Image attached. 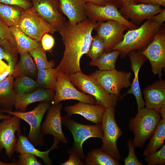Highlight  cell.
Instances as JSON below:
<instances>
[{
    "label": "cell",
    "mask_w": 165,
    "mask_h": 165,
    "mask_svg": "<svg viewBox=\"0 0 165 165\" xmlns=\"http://www.w3.org/2000/svg\"><path fill=\"white\" fill-rule=\"evenodd\" d=\"M96 22L87 18L76 24L66 21L59 30L64 46L63 57L57 67L58 72L67 76L82 71L80 61L87 52Z\"/></svg>",
    "instance_id": "1"
},
{
    "label": "cell",
    "mask_w": 165,
    "mask_h": 165,
    "mask_svg": "<svg viewBox=\"0 0 165 165\" xmlns=\"http://www.w3.org/2000/svg\"><path fill=\"white\" fill-rule=\"evenodd\" d=\"M163 24H159L152 18L147 20L140 27L127 29L123 39L113 48L121 51L120 57H125L132 50H144L152 41Z\"/></svg>",
    "instance_id": "2"
},
{
    "label": "cell",
    "mask_w": 165,
    "mask_h": 165,
    "mask_svg": "<svg viewBox=\"0 0 165 165\" xmlns=\"http://www.w3.org/2000/svg\"><path fill=\"white\" fill-rule=\"evenodd\" d=\"M160 116L159 112L144 107L130 119L129 127L134 135L133 142L135 147H143L155 130Z\"/></svg>",
    "instance_id": "3"
},
{
    "label": "cell",
    "mask_w": 165,
    "mask_h": 165,
    "mask_svg": "<svg viewBox=\"0 0 165 165\" xmlns=\"http://www.w3.org/2000/svg\"><path fill=\"white\" fill-rule=\"evenodd\" d=\"M73 84L79 91L93 97L96 104L108 108L115 107L119 97L107 93L90 75L82 71L73 73L68 76Z\"/></svg>",
    "instance_id": "4"
},
{
    "label": "cell",
    "mask_w": 165,
    "mask_h": 165,
    "mask_svg": "<svg viewBox=\"0 0 165 165\" xmlns=\"http://www.w3.org/2000/svg\"><path fill=\"white\" fill-rule=\"evenodd\" d=\"M67 115L61 116L62 124L71 132L74 138V143L68 150L69 154L74 153L80 159L85 158L82 148L84 142L90 138L101 139L103 131L101 123L88 125L78 123Z\"/></svg>",
    "instance_id": "5"
},
{
    "label": "cell",
    "mask_w": 165,
    "mask_h": 165,
    "mask_svg": "<svg viewBox=\"0 0 165 165\" xmlns=\"http://www.w3.org/2000/svg\"><path fill=\"white\" fill-rule=\"evenodd\" d=\"M115 107L107 108L102 116L101 125L103 136L100 148L118 161L121 156L117 145V141L123 134L115 119Z\"/></svg>",
    "instance_id": "6"
},
{
    "label": "cell",
    "mask_w": 165,
    "mask_h": 165,
    "mask_svg": "<svg viewBox=\"0 0 165 165\" xmlns=\"http://www.w3.org/2000/svg\"><path fill=\"white\" fill-rule=\"evenodd\" d=\"M51 103L48 101H41L33 110L27 112L1 109L0 111L10 115L15 116L28 123L30 126V130L27 138L34 146H41L44 144V135L40 130L41 123Z\"/></svg>",
    "instance_id": "7"
},
{
    "label": "cell",
    "mask_w": 165,
    "mask_h": 165,
    "mask_svg": "<svg viewBox=\"0 0 165 165\" xmlns=\"http://www.w3.org/2000/svg\"><path fill=\"white\" fill-rule=\"evenodd\" d=\"M90 75L108 93L119 97L122 89L130 87L131 72L116 68L108 70H97Z\"/></svg>",
    "instance_id": "8"
},
{
    "label": "cell",
    "mask_w": 165,
    "mask_h": 165,
    "mask_svg": "<svg viewBox=\"0 0 165 165\" xmlns=\"http://www.w3.org/2000/svg\"><path fill=\"white\" fill-rule=\"evenodd\" d=\"M55 95L51 103L55 105L63 101L74 100L94 105L96 101L92 96L83 93L72 83L69 77L61 72H58Z\"/></svg>",
    "instance_id": "9"
},
{
    "label": "cell",
    "mask_w": 165,
    "mask_h": 165,
    "mask_svg": "<svg viewBox=\"0 0 165 165\" xmlns=\"http://www.w3.org/2000/svg\"><path fill=\"white\" fill-rule=\"evenodd\" d=\"M31 9L51 27L53 32L58 31L66 21L58 0H32Z\"/></svg>",
    "instance_id": "10"
},
{
    "label": "cell",
    "mask_w": 165,
    "mask_h": 165,
    "mask_svg": "<svg viewBox=\"0 0 165 165\" xmlns=\"http://www.w3.org/2000/svg\"><path fill=\"white\" fill-rule=\"evenodd\" d=\"M163 26L148 47L142 51H138L149 60L152 73L160 79L165 68V29Z\"/></svg>",
    "instance_id": "11"
},
{
    "label": "cell",
    "mask_w": 165,
    "mask_h": 165,
    "mask_svg": "<svg viewBox=\"0 0 165 165\" xmlns=\"http://www.w3.org/2000/svg\"><path fill=\"white\" fill-rule=\"evenodd\" d=\"M17 26L26 35L37 42L41 41L45 34L54 33L51 26L31 8L24 10Z\"/></svg>",
    "instance_id": "12"
},
{
    "label": "cell",
    "mask_w": 165,
    "mask_h": 165,
    "mask_svg": "<svg viewBox=\"0 0 165 165\" xmlns=\"http://www.w3.org/2000/svg\"><path fill=\"white\" fill-rule=\"evenodd\" d=\"M128 29L125 25L113 20L96 22L94 28L97 34L104 41L106 53L112 51L122 40L124 32Z\"/></svg>",
    "instance_id": "13"
},
{
    "label": "cell",
    "mask_w": 165,
    "mask_h": 165,
    "mask_svg": "<svg viewBox=\"0 0 165 165\" xmlns=\"http://www.w3.org/2000/svg\"><path fill=\"white\" fill-rule=\"evenodd\" d=\"M20 124L21 119L14 115L0 122V152L5 149L10 159L15 151L17 139L15 133L20 134Z\"/></svg>",
    "instance_id": "14"
},
{
    "label": "cell",
    "mask_w": 165,
    "mask_h": 165,
    "mask_svg": "<svg viewBox=\"0 0 165 165\" xmlns=\"http://www.w3.org/2000/svg\"><path fill=\"white\" fill-rule=\"evenodd\" d=\"M116 7L112 5L99 6L86 3L85 9L87 17L95 22L115 20L126 26L130 30L139 27L123 16Z\"/></svg>",
    "instance_id": "15"
},
{
    "label": "cell",
    "mask_w": 165,
    "mask_h": 165,
    "mask_svg": "<svg viewBox=\"0 0 165 165\" xmlns=\"http://www.w3.org/2000/svg\"><path fill=\"white\" fill-rule=\"evenodd\" d=\"M62 107V104L60 102L50 105L47 110L46 119L41 125L40 130L43 135H51L65 144L68 142L62 131L61 116Z\"/></svg>",
    "instance_id": "16"
},
{
    "label": "cell",
    "mask_w": 165,
    "mask_h": 165,
    "mask_svg": "<svg viewBox=\"0 0 165 165\" xmlns=\"http://www.w3.org/2000/svg\"><path fill=\"white\" fill-rule=\"evenodd\" d=\"M119 9L118 10L122 15L130 19L133 23L138 25L144 20L150 19L163 9L159 5L140 3L129 4Z\"/></svg>",
    "instance_id": "17"
},
{
    "label": "cell",
    "mask_w": 165,
    "mask_h": 165,
    "mask_svg": "<svg viewBox=\"0 0 165 165\" xmlns=\"http://www.w3.org/2000/svg\"><path fill=\"white\" fill-rule=\"evenodd\" d=\"M130 59L131 68L134 73V77L129 90L121 98L128 94H133L135 96L138 106V111L144 107L145 102L143 100L140 86L138 79L139 70L144 63L148 60L146 57L139 52L135 50L130 51L127 54Z\"/></svg>",
    "instance_id": "18"
},
{
    "label": "cell",
    "mask_w": 165,
    "mask_h": 165,
    "mask_svg": "<svg viewBox=\"0 0 165 165\" xmlns=\"http://www.w3.org/2000/svg\"><path fill=\"white\" fill-rule=\"evenodd\" d=\"M145 108L160 112L165 105V80L160 79L143 90Z\"/></svg>",
    "instance_id": "19"
},
{
    "label": "cell",
    "mask_w": 165,
    "mask_h": 165,
    "mask_svg": "<svg viewBox=\"0 0 165 165\" xmlns=\"http://www.w3.org/2000/svg\"><path fill=\"white\" fill-rule=\"evenodd\" d=\"M106 108L99 105L79 101L74 105L65 107L64 110L69 116L78 114L86 119L97 124L101 123L103 115Z\"/></svg>",
    "instance_id": "20"
},
{
    "label": "cell",
    "mask_w": 165,
    "mask_h": 165,
    "mask_svg": "<svg viewBox=\"0 0 165 165\" xmlns=\"http://www.w3.org/2000/svg\"><path fill=\"white\" fill-rule=\"evenodd\" d=\"M54 90L39 88L31 92L16 95L14 106L18 111L24 112L30 104L37 101L51 102L53 100Z\"/></svg>",
    "instance_id": "21"
},
{
    "label": "cell",
    "mask_w": 165,
    "mask_h": 165,
    "mask_svg": "<svg viewBox=\"0 0 165 165\" xmlns=\"http://www.w3.org/2000/svg\"><path fill=\"white\" fill-rule=\"evenodd\" d=\"M60 10L72 24H76L86 19L87 17L84 0H58Z\"/></svg>",
    "instance_id": "22"
},
{
    "label": "cell",
    "mask_w": 165,
    "mask_h": 165,
    "mask_svg": "<svg viewBox=\"0 0 165 165\" xmlns=\"http://www.w3.org/2000/svg\"><path fill=\"white\" fill-rule=\"evenodd\" d=\"M15 150L20 154L29 153L34 155L41 158L46 165H51L52 163L49 155L52 150L58 148L57 145L60 141L54 138L53 144L51 147L48 150L42 152L36 149L35 146L28 140L27 138L21 134L18 135Z\"/></svg>",
    "instance_id": "23"
},
{
    "label": "cell",
    "mask_w": 165,
    "mask_h": 165,
    "mask_svg": "<svg viewBox=\"0 0 165 165\" xmlns=\"http://www.w3.org/2000/svg\"><path fill=\"white\" fill-rule=\"evenodd\" d=\"M14 77L9 76L0 82V109L12 111L16 94L13 87Z\"/></svg>",
    "instance_id": "24"
},
{
    "label": "cell",
    "mask_w": 165,
    "mask_h": 165,
    "mask_svg": "<svg viewBox=\"0 0 165 165\" xmlns=\"http://www.w3.org/2000/svg\"><path fill=\"white\" fill-rule=\"evenodd\" d=\"M19 53V61L14 67L12 74L13 77L25 75L32 78L37 76L38 70L29 53L21 52Z\"/></svg>",
    "instance_id": "25"
},
{
    "label": "cell",
    "mask_w": 165,
    "mask_h": 165,
    "mask_svg": "<svg viewBox=\"0 0 165 165\" xmlns=\"http://www.w3.org/2000/svg\"><path fill=\"white\" fill-rule=\"evenodd\" d=\"M150 138V141L143 153L145 157L156 151L163 145L165 139V119H161Z\"/></svg>",
    "instance_id": "26"
},
{
    "label": "cell",
    "mask_w": 165,
    "mask_h": 165,
    "mask_svg": "<svg viewBox=\"0 0 165 165\" xmlns=\"http://www.w3.org/2000/svg\"><path fill=\"white\" fill-rule=\"evenodd\" d=\"M24 10L18 6L0 3V20L9 28L17 26Z\"/></svg>",
    "instance_id": "27"
},
{
    "label": "cell",
    "mask_w": 165,
    "mask_h": 165,
    "mask_svg": "<svg viewBox=\"0 0 165 165\" xmlns=\"http://www.w3.org/2000/svg\"><path fill=\"white\" fill-rule=\"evenodd\" d=\"M16 44L19 53L29 52L39 46L41 43L26 35L17 26L9 28Z\"/></svg>",
    "instance_id": "28"
},
{
    "label": "cell",
    "mask_w": 165,
    "mask_h": 165,
    "mask_svg": "<svg viewBox=\"0 0 165 165\" xmlns=\"http://www.w3.org/2000/svg\"><path fill=\"white\" fill-rule=\"evenodd\" d=\"M86 165H120L119 161L101 148L90 151L85 158Z\"/></svg>",
    "instance_id": "29"
},
{
    "label": "cell",
    "mask_w": 165,
    "mask_h": 165,
    "mask_svg": "<svg viewBox=\"0 0 165 165\" xmlns=\"http://www.w3.org/2000/svg\"><path fill=\"white\" fill-rule=\"evenodd\" d=\"M18 53L17 49L12 46L7 40L0 41V60L4 59L8 62L10 69L9 76L12 75L17 63Z\"/></svg>",
    "instance_id": "30"
},
{
    "label": "cell",
    "mask_w": 165,
    "mask_h": 165,
    "mask_svg": "<svg viewBox=\"0 0 165 165\" xmlns=\"http://www.w3.org/2000/svg\"><path fill=\"white\" fill-rule=\"evenodd\" d=\"M121 51L115 50L108 52H104L94 61H91L89 65L97 67L100 70H108L115 68L117 59Z\"/></svg>",
    "instance_id": "31"
},
{
    "label": "cell",
    "mask_w": 165,
    "mask_h": 165,
    "mask_svg": "<svg viewBox=\"0 0 165 165\" xmlns=\"http://www.w3.org/2000/svg\"><path fill=\"white\" fill-rule=\"evenodd\" d=\"M58 70L55 68H50L38 70L37 80L39 88L55 89Z\"/></svg>",
    "instance_id": "32"
},
{
    "label": "cell",
    "mask_w": 165,
    "mask_h": 165,
    "mask_svg": "<svg viewBox=\"0 0 165 165\" xmlns=\"http://www.w3.org/2000/svg\"><path fill=\"white\" fill-rule=\"evenodd\" d=\"M13 87L16 95L29 93L39 88L36 81L25 75L15 77Z\"/></svg>",
    "instance_id": "33"
},
{
    "label": "cell",
    "mask_w": 165,
    "mask_h": 165,
    "mask_svg": "<svg viewBox=\"0 0 165 165\" xmlns=\"http://www.w3.org/2000/svg\"><path fill=\"white\" fill-rule=\"evenodd\" d=\"M28 53L33 58L38 70L54 67V61L53 60L48 61L41 43L38 47Z\"/></svg>",
    "instance_id": "34"
},
{
    "label": "cell",
    "mask_w": 165,
    "mask_h": 165,
    "mask_svg": "<svg viewBox=\"0 0 165 165\" xmlns=\"http://www.w3.org/2000/svg\"><path fill=\"white\" fill-rule=\"evenodd\" d=\"M105 49V42L103 39L97 35L92 36V40L86 55L94 61L104 52Z\"/></svg>",
    "instance_id": "35"
},
{
    "label": "cell",
    "mask_w": 165,
    "mask_h": 165,
    "mask_svg": "<svg viewBox=\"0 0 165 165\" xmlns=\"http://www.w3.org/2000/svg\"><path fill=\"white\" fill-rule=\"evenodd\" d=\"M159 150L145 157V160L148 165L165 164V144Z\"/></svg>",
    "instance_id": "36"
},
{
    "label": "cell",
    "mask_w": 165,
    "mask_h": 165,
    "mask_svg": "<svg viewBox=\"0 0 165 165\" xmlns=\"http://www.w3.org/2000/svg\"><path fill=\"white\" fill-rule=\"evenodd\" d=\"M127 145L129 149L128 156L124 159L125 165H143L136 157L135 153V148L133 140L130 139L127 142Z\"/></svg>",
    "instance_id": "37"
},
{
    "label": "cell",
    "mask_w": 165,
    "mask_h": 165,
    "mask_svg": "<svg viewBox=\"0 0 165 165\" xmlns=\"http://www.w3.org/2000/svg\"><path fill=\"white\" fill-rule=\"evenodd\" d=\"M42 165V164L37 160L35 155L29 154H21L18 156L15 165Z\"/></svg>",
    "instance_id": "38"
},
{
    "label": "cell",
    "mask_w": 165,
    "mask_h": 165,
    "mask_svg": "<svg viewBox=\"0 0 165 165\" xmlns=\"http://www.w3.org/2000/svg\"><path fill=\"white\" fill-rule=\"evenodd\" d=\"M5 39L7 40L12 46L16 48V43L9 27L0 20V41Z\"/></svg>",
    "instance_id": "39"
},
{
    "label": "cell",
    "mask_w": 165,
    "mask_h": 165,
    "mask_svg": "<svg viewBox=\"0 0 165 165\" xmlns=\"http://www.w3.org/2000/svg\"><path fill=\"white\" fill-rule=\"evenodd\" d=\"M0 3L19 6L24 9L31 8L32 3L28 0H0Z\"/></svg>",
    "instance_id": "40"
},
{
    "label": "cell",
    "mask_w": 165,
    "mask_h": 165,
    "mask_svg": "<svg viewBox=\"0 0 165 165\" xmlns=\"http://www.w3.org/2000/svg\"><path fill=\"white\" fill-rule=\"evenodd\" d=\"M41 44L44 51L50 50L54 44L53 37L48 33L45 34L41 39Z\"/></svg>",
    "instance_id": "41"
},
{
    "label": "cell",
    "mask_w": 165,
    "mask_h": 165,
    "mask_svg": "<svg viewBox=\"0 0 165 165\" xmlns=\"http://www.w3.org/2000/svg\"><path fill=\"white\" fill-rule=\"evenodd\" d=\"M68 159L66 161L60 164L61 165H84L85 163L82 161L79 157L74 153L69 154Z\"/></svg>",
    "instance_id": "42"
},
{
    "label": "cell",
    "mask_w": 165,
    "mask_h": 165,
    "mask_svg": "<svg viewBox=\"0 0 165 165\" xmlns=\"http://www.w3.org/2000/svg\"><path fill=\"white\" fill-rule=\"evenodd\" d=\"M111 4L117 9L130 3H138L139 0H109Z\"/></svg>",
    "instance_id": "43"
},
{
    "label": "cell",
    "mask_w": 165,
    "mask_h": 165,
    "mask_svg": "<svg viewBox=\"0 0 165 165\" xmlns=\"http://www.w3.org/2000/svg\"><path fill=\"white\" fill-rule=\"evenodd\" d=\"M138 3L165 6V0H139Z\"/></svg>",
    "instance_id": "44"
},
{
    "label": "cell",
    "mask_w": 165,
    "mask_h": 165,
    "mask_svg": "<svg viewBox=\"0 0 165 165\" xmlns=\"http://www.w3.org/2000/svg\"><path fill=\"white\" fill-rule=\"evenodd\" d=\"M85 3H89L93 5L103 6L112 5L109 0H84Z\"/></svg>",
    "instance_id": "45"
},
{
    "label": "cell",
    "mask_w": 165,
    "mask_h": 165,
    "mask_svg": "<svg viewBox=\"0 0 165 165\" xmlns=\"http://www.w3.org/2000/svg\"><path fill=\"white\" fill-rule=\"evenodd\" d=\"M151 18L159 24H163L165 21V9H163L160 13Z\"/></svg>",
    "instance_id": "46"
},
{
    "label": "cell",
    "mask_w": 165,
    "mask_h": 165,
    "mask_svg": "<svg viewBox=\"0 0 165 165\" xmlns=\"http://www.w3.org/2000/svg\"><path fill=\"white\" fill-rule=\"evenodd\" d=\"M11 116L10 115H6L0 111V120L10 118Z\"/></svg>",
    "instance_id": "47"
},
{
    "label": "cell",
    "mask_w": 165,
    "mask_h": 165,
    "mask_svg": "<svg viewBox=\"0 0 165 165\" xmlns=\"http://www.w3.org/2000/svg\"><path fill=\"white\" fill-rule=\"evenodd\" d=\"M159 112L162 118L165 119V105L162 107Z\"/></svg>",
    "instance_id": "48"
},
{
    "label": "cell",
    "mask_w": 165,
    "mask_h": 165,
    "mask_svg": "<svg viewBox=\"0 0 165 165\" xmlns=\"http://www.w3.org/2000/svg\"><path fill=\"white\" fill-rule=\"evenodd\" d=\"M28 0L30 1V0Z\"/></svg>",
    "instance_id": "49"
}]
</instances>
